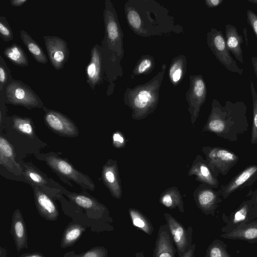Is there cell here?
Masks as SVG:
<instances>
[{
    "mask_svg": "<svg viewBox=\"0 0 257 257\" xmlns=\"http://www.w3.org/2000/svg\"><path fill=\"white\" fill-rule=\"evenodd\" d=\"M26 257H43V256H42V255H41L40 254H35L30 255H29V256H27Z\"/></svg>",
    "mask_w": 257,
    "mask_h": 257,
    "instance_id": "cell-48",
    "label": "cell"
},
{
    "mask_svg": "<svg viewBox=\"0 0 257 257\" xmlns=\"http://www.w3.org/2000/svg\"><path fill=\"white\" fill-rule=\"evenodd\" d=\"M43 39L52 66L56 70L62 69L69 57L67 43L56 36H45Z\"/></svg>",
    "mask_w": 257,
    "mask_h": 257,
    "instance_id": "cell-11",
    "label": "cell"
},
{
    "mask_svg": "<svg viewBox=\"0 0 257 257\" xmlns=\"http://www.w3.org/2000/svg\"><path fill=\"white\" fill-rule=\"evenodd\" d=\"M155 66L154 58L150 55H144L137 62L133 71L132 77L142 74H148Z\"/></svg>",
    "mask_w": 257,
    "mask_h": 257,
    "instance_id": "cell-33",
    "label": "cell"
},
{
    "mask_svg": "<svg viewBox=\"0 0 257 257\" xmlns=\"http://www.w3.org/2000/svg\"><path fill=\"white\" fill-rule=\"evenodd\" d=\"M195 244H192L190 248L185 252L181 257H194Z\"/></svg>",
    "mask_w": 257,
    "mask_h": 257,
    "instance_id": "cell-42",
    "label": "cell"
},
{
    "mask_svg": "<svg viewBox=\"0 0 257 257\" xmlns=\"http://www.w3.org/2000/svg\"><path fill=\"white\" fill-rule=\"evenodd\" d=\"M25 167L23 171L25 178L33 185L42 186L48 183V178L33 164L29 163H23Z\"/></svg>",
    "mask_w": 257,
    "mask_h": 257,
    "instance_id": "cell-30",
    "label": "cell"
},
{
    "mask_svg": "<svg viewBox=\"0 0 257 257\" xmlns=\"http://www.w3.org/2000/svg\"><path fill=\"white\" fill-rule=\"evenodd\" d=\"M12 231L18 250L28 248L27 235L25 222L19 209L15 210L12 222Z\"/></svg>",
    "mask_w": 257,
    "mask_h": 257,
    "instance_id": "cell-21",
    "label": "cell"
},
{
    "mask_svg": "<svg viewBox=\"0 0 257 257\" xmlns=\"http://www.w3.org/2000/svg\"><path fill=\"white\" fill-rule=\"evenodd\" d=\"M255 195H253V198L251 199L253 200L254 206H257V192H255Z\"/></svg>",
    "mask_w": 257,
    "mask_h": 257,
    "instance_id": "cell-46",
    "label": "cell"
},
{
    "mask_svg": "<svg viewBox=\"0 0 257 257\" xmlns=\"http://www.w3.org/2000/svg\"><path fill=\"white\" fill-rule=\"evenodd\" d=\"M207 44L215 57L228 70L242 74L243 69L237 66L231 56L221 31L212 28L207 34Z\"/></svg>",
    "mask_w": 257,
    "mask_h": 257,
    "instance_id": "cell-7",
    "label": "cell"
},
{
    "mask_svg": "<svg viewBox=\"0 0 257 257\" xmlns=\"http://www.w3.org/2000/svg\"><path fill=\"white\" fill-rule=\"evenodd\" d=\"M243 33H244V36H245L246 43V45H247L248 43H247V34H246V28H243Z\"/></svg>",
    "mask_w": 257,
    "mask_h": 257,
    "instance_id": "cell-47",
    "label": "cell"
},
{
    "mask_svg": "<svg viewBox=\"0 0 257 257\" xmlns=\"http://www.w3.org/2000/svg\"><path fill=\"white\" fill-rule=\"evenodd\" d=\"M66 195L78 206L86 209H93L103 214L106 213L107 208L94 197L86 194L65 191Z\"/></svg>",
    "mask_w": 257,
    "mask_h": 257,
    "instance_id": "cell-23",
    "label": "cell"
},
{
    "mask_svg": "<svg viewBox=\"0 0 257 257\" xmlns=\"http://www.w3.org/2000/svg\"><path fill=\"white\" fill-rule=\"evenodd\" d=\"M246 110V105L243 101L227 100L222 106L214 99L203 130L214 133L230 142H236L239 137L248 130Z\"/></svg>",
    "mask_w": 257,
    "mask_h": 257,
    "instance_id": "cell-1",
    "label": "cell"
},
{
    "mask_svg": "<svg viewBox=\"0 0 257 257\" xmlns=\"http://www.w3.org/2000/svg\"><path fill=\"white\" fill-rule=\"evenodd\" d=\"M126 19L130 28L136 33H142V22L138 11L132 6L125 7Z\"/></svg>",
    "mask_w": 257,
    "mask_h": 257,
    "instance_id": "cell-34",
    "label": "cell"
},
{
    "mask_svg": "<svg viewBox=\"0 0 257 257\" xmlns=\"http://www.w3.org/2000/svg\"><path fill=\"white\" fill-rule=\"evenodd\" d=\"M225 38L227 47L235 58L243 63L241 45L243 41L242 36L238 34L237 28L233 25H225Z\"/></svg>",
    "mask_w": 257,
    "mask_h": 257,
    "instance_id": "cell-22",
    "label": "cell"
},
{
    "mask_svg": "<svg viewBox=\"0 0 257 257\" xmlns=\"http://www.w3.org/2000/svg\"><path fill=\"white\" fill-rule=\"evenodd\" d=\"M250 88L253 105V118L250 142L251 144L253 145L257 143V93L251 80H250Z\"/></svg>",
    "mask_w": 257,
    "mask_h": 257,
    "instance_id": "cell-35",
    "label": "cell"
},
{
    "mask_svg": "<svg viewBox=\"0 0 257 257\" xmlns=\"http://www.w3.org/2000/svg\"><path fill=\"white\" fill-rule=\"evenodd\" d=\"M247 1L248 2H250V3L254 4H257V0H248Z\"/></svg>",
    "mask_w": 257,
    "mask_h": 257,
    "instance_id": "cell-49",
    "label": "cell"
},
{
    "mask_svg": "<svg viewBox=\"0 0 257 257\" xmlns=\"http://www.w3.org/2000/svg\"><path fill=\"white\" fill-rule=\"evenodd\" d=\"M36 157L45 162L57 174L73 181L84 189L94 190L95 185L91 178L76 169L67 160L53 152L39 154Z\"/></svg>",
    "mask_w": 257,
    "mask_h": 257,
    "instance_id": "cell-4",
    "label": "cell"
},
{
    "mask_svg": "<svg viewBox=\"0 0 257 257\" xmlns=\"http://www.w3.org/2000/svg\"><path fill=\"white\" fill-rule=\"evenodd\" d=\"M0 165L17 175L23 173V168L16 161L13 145L2 135L0 137Z\"/></svg>",
    "mask_w": 257,
    "mask_h": 257,
    "instance_id": "cell-19",
    "label": "cell"
},
{
    "mask_svg": "<svg viewBox=\"0 0 257 257\" xmlns=\"http://www.w3.org/2000/svg\"><path fill=\"white\" fill-rule=\"evenodd\" d=\"M135 257H145L143 251H138L135 254ZM152 257H155L153 253Z\"/></svg>",
    "mask_w": 257,
    "mask_h": 257,
    "instance_id": "cell-45",
    "label": "cell"
},
{
    "mask_svg": "<svg viewBox=\"0 0 257 257\" xmlns=\"http://www.w3.org/2000/svg\"><path fill=\"white\" fill-rule=\"evenodd\" d=\"M13 127L20 134L30 139L34 137V128L32 119L28 117L13 115L12 116Z\"/></svg>",
    "mask_w": 257,
    "mask_h": 257,
    "instance_id": "cell-29",
    "label": "cell"
},
{
    "mask_svg": "<svg viewBox=\"0 0 257 257\" xmlns=\"http://www.w3.org/2000/svg\"><path fill=\"white\" fill-rule=\"evenodd\" d=\"M112 141L114 146L116 147H120L124 143V138L118 132H116L113 134Z\"/></svg>",
    "mask_w": 257,
    "mask_h": 257,
    "instance_id": "cell-40",
    "label": "cell"
},
{
    "mask_svg": "<svg viewBox=\"0 0 257 257\" xmlns=\"http://www.w3.org/2000/svg\"><path fill=\"white\" fill-rule=\"evenodd\" d=\"M14 79L11 72L6 61L2 56H0V92L10 84Z\"/></svg>",
    "mask_w": 257,
    "mask_h": 257,
    "instance_id": "cell-37",
    "label": "cell"
},
{
    "mask_svg": "<svg viewBox=\"0 0 257 257\" xmlns=\"http://www.w3.org/2000/svg\"><path fill=\"white\" fill-rule=\"evenodd\" d=\"M224 246L219 240L213 241L207 248L205 257H230Z\"/></svg>",
    "mask_w": 257,
    "mask_h": 257,
    "instance_id": "cell-36",
    "label": "cell"
},
{
    "mask_svg": "<svg viewBox=\"0 0 257 257\" xmlns=\"http://www.w3.org/2000/svg\"><path fill=\"white\" fill-rule=\"evenodd\" d=\"M202 151L207 164L215 177L219 174L226 175L237 162L238 156L227 149L218 147H205Z\"/></svg>",
    "mask_w": 257,
    "mask_h": 257,
    "instance_id": "cell-6",
    "label": "cell"
},
{
    "mask_svg": "<svg viewBox=\"0 0 257 257\" xmlns=\"http://www.w3.org/2000/svg\"><path fill=\"white\" fill-rule=\"evenodd\" d=\"M20 38L34 59L39 63L45 64L48 60L44 51L37 42L25 30L20 31Z\"/></svg>",
    "mask_w": 257,
    "mask_h": 257,
    "instance_id": "cell-25",
    "label": "cell"
},
{
    "mask_svg": "<svg viewBox=\"0 0 257 257\" xmlns=\"http://www.w3.org/2000/svg\"><path fill=\"white\" fill-rule=\"evenodd\" d=\"M105 35L101 42L100 51L102 66L109 68L113 63L115 56H121L123 53V33L113 4L109 0L105 1L103 13Z\"/></svg>",
    "mask_w": 257,
    "mask_h": 257,
    "instance_id": "cell-3",
    "label": "cell"
},
{
    "mask_svg": "<svg viewBox=\"0 0 257 257\" xmlns=\"http://www.w3.org/2000/svg\"><path fill=\"white\" fill-rule=\"evenodd\" d=\"M190 174L196 176L198 181L212 188H216L219 185L218 180L213 174L206 161L200 156L194 162Z\"/></svg>",
    "mask_w": 257,
    "mask_h": 257,
    "instance_id": "cell-20",
    "label": "cell"
},
{
    "mask_svg": "<svg viewBox=\"0 0 257 257\" xmlns=\"http://www.w3.org/2000/svg\"><path fill=\"white\" fill-rule=\"evenodd\" d=\"M5 56L13 64L20 67L29 65V60L23 49L17 44L7 47L3 51Z\"/></svg>",
    "mask_w": 257,
    "mask_h": 257,
    "instance_id": "cell-27",
    "label": "cell"
},
{
    "mask_svg": "<svg viewBox=\"0 0 257 257\" xmlns=\"http://www.w3.org/2000/svg\"><path fill=\"white\" fill-rule=\"evenodd\" d=\"M33 186L35 204L39 213L47 220H56L59 212L55 203L39 188V186Z\"/></svg>",
    "mask_w": 257,
    "mask_h": 257,
    "instance_id": "cell-16",
    "label": "cell"
},
{
    "mask_svg": "<svg viewBox=\"0 0 257 257\" xmlns=\"http://www.w3.org/2000/svg\"><path fill=\"white\" fill-rule=\"evenodd\" d=\"M255 192H257V190L255 191Z\"/></svg>",
    "mask_w": 257,
    "mask_h": 257,
    "instance_id": "cell-50",
    "label": "cell"
},
{
    "mask_svg": "<svg viewBox=\"0 0 257 257\" xmlns=\"http://www.w3.org/2000/svg\"><path fill=\"white\" fill-rule=\"evenodd\" d=\"M219 191L205 184L199 188L194 193L198 207L205 214L214 215L216 209L222 201Z\"/></svg>",
    "mask_w": 257,
    "mask_h": 257,
    "instance_id": "cell-13",
    "label": "cell"
},
{
    "mask_svg": "<svg viewBox=\"0 0 257 257\" xmlns=\"http://www.w3.org/2000/svg\"><path fill=\"white\" fill-rule=\"evenodd\" d=\"M160 201L164 206L169 209L178 208L181 212H184L183 202L177 191L171 189L170 191H166L162 195Z\"/></svg>",
    "mask_w": 257,
    "mask_h": 257,
    "instance_id": "cell-31",
    "label": "cell"
},
{
    "mask_svg": "<svg viewBox=\"0 0 257 257\" xmlns=\"http://www.w3.org/2000/svg\"><path fill=\"white\" fill-rule=\"evenodd\" d=\"M176 252L167 224L161 225L159 228L153 253L155 257H176Z\"/></svg>",
    "mask_w": 257,
    "mask_h": 257,
    "instance_id": "cell-17",
    "label": "cell"
},
{
    "mask_svg": "<svg viewBox=\"0 0 257 257\" xmlns=\"http://www.w3.org/2000/svg\"><path fill=\"white\" fill-rule=\"evenodd\" d=\"M0 36L5 42L10 41L14 38L13 30L4 16L0 17Z\"/></svg>",
    "mask_w": 257,
    "mask_h": 257,
    "instance_id": "cell-38",
    "label": "cell"
},
{
    "mask_svg": "<svg viewBox=\"0 0 257 257\" xmlns=\"http://www.w3.org/2000/svg\"><path fill=\"white\" fill-rule=\"evenodd\" d=\"M28 2V0H11L10 4L15 7H20Z\"/></svg>",
    "mask_w": 257,
    "mask_h": 257,
    "instance_id": "cell-43",
    "label": "cell"
},
{
    "mask_svg": "<svg viewBox=\"0 0 257 257\" xmlns=\"http://www.w3.org/2000/svg\"><path fill=\"white\" fill-rule=\"evenodd\" d=\"M164 216L178 256L181 257L192 244V227L190 226L186 228L169 213H165Z\"/></svg>",
    "mask_w": 257,
    "mask_h": 257,
    "instance_id": "cell-10",
    "label": "cell"
},
{
    "mask_svg": "<svg viewBox=\"0 0 257 257\" xmlns=\"http://www.w3.org/2000/svg\"><path fill=\"white\" fill-rule=\"evenodd\" d=\"M223 0H206L205 3L209 8H213L220 5Z\"/></svg>",
    "mask_w": 257,
    "mask_h": 257,
    "instance_id": "cell-41",
    "label": "cell"
},
{
    "mask_svg": "<svg viewBox=\"0 0 257 257\" xmlns=\"http://www.w3.org/2000/svg\"><path fill=\"white\" fill-rule=\"evenodd\" d=\"M246 17L247 24L257 38V15L252 11L248 10L246 12Z\"/></svg>",
    "mask_w": 257,
    "mask_h": 257,
    "instance_id": "cell-39",
    "label": "cell"
},
{
    "mask_svg": "<svg viewBox=\"0 0 257 257\" xmlns=\"http://www.w3.org/2000/svg\"><path fill=\"white\" fill-rule=\"evenodd\" d=\"M101 178L104 185L109 189L111 195L119 199L121 196L117 166L116 162L109 160L103 166Z\"/></svg>",
    "mask_w": 257,
    "mask_h": 257,
    "instance_id": "cell-18",
    "label": "cell"
},
{
    "mask_svg": "<svg viewBox=\"0 0 257 257\" xmlns=\"http://www.w3.org/2000/svg\"><path fill=\"white\" fill-rule=\"evenodd\" d=\"M254 203L252 199L243 201L239 207L232 212L227 221V225L222 228L225 233L229 232L239 226L251 221L254 217Z\"/></svg>",
    "mask_w": 257,
    "mask_h": 257,
    "instance_id": "cell-14",
    "label": "cell"
},
{
    "mask_svg": "<svg viewBox=\"0 0 257 257\" xmlns=\"http://www.w3.org/2000/svg\"><path fill=\"white\" fill-rule=\"evenodd\" d=\"M102 68L100 46L96 44L91 50L90 61L85 69L87 83L92 90L102 81Z\"/></svg>",
    "mask_w": 257,
    "mask_h": 257,
    "instance_id": "cell-15",
    "label": "cell"
},
{
    "mask_svg": "<svg viewBox=\"0 0 257 257\" xmlns=\"http://www.w3.org/2000/svg\"><path fill=\"white\" fill-rule=\"evenodd\" d=\"M224 238L246 241L257 240V220L241 225L235 229L221 235Z\"/></svg>",
    "mask_w": 257,
    "mask_h": 257,
    "instance_id": "cell-24",
    "label": "cell"
},
{
    "mask_svg": "<svg viewBox=\"0 0 257 257\" xmlns=\"http://www.w3.org/2000/svg\"><path fill=\"white\" fill-rule=\"evenodd\" d=\"M187 70L185 56L180 55L173 59L169 67V77L171 83L176 86L183 80Z\"/></svg>",
    "mask_w": 257,
    "mask_h": 257,
    "instance_id": "cell-26",
    "label": "cell"
},
{
    "mask_svg": "<svg viewBox=\"0 0 257 257\" xmlns=\"http://www.w3.org/2000/svg\"><path fill=\"white\" fill-rule=\"evenodd\" d=\"M190 85L186 92L188 109L191 115L193 123L198 116L201 106L206 99L207 88L205 80L201 75H190Z\"/></svg>",
    "mask_w": 257,
    "mask_h": 257,
    "instance_id": "cell-9",
    "label": "cell"
},
{
    "mask_svg": "<svg viewBox=\"0 0 257 257\" xmlns=\"http://www.w3.org/2000/svg\"><path fill=\"white\" fill-rule=\"evenodd\" d=\"M257 180V165L247 166L239 172L228 183L223 185L219 190L220 196L226 198L234 191L249 186Z\"/></svg>",
    "mask_w": 257,
    "mask_h": 257,
    "instance_id": "cell-12",
    "label": "cell"
},
{
    "mask_svg": "<svg viewBox=\"0 0 257 257\" xmlns=\"http://www.w3.org/2000/svg\"><path fill=\"white\" fill-rule=\"evenodd\" d=\"M84 230V228L79 224H73L68 227L64 232L62 247H66L72 245L80 237Z\"/></svg>",
    "mask_w": 257,
    "mask_h": 257,
    "instance_id": "cell-32",
    "label": "cell"
},
{
    "mask_svg": "<svg viewBox=\"0 0 257 257\" xmlns=\"http://www.w3.org/2000/svg\"><path fill=\"white\" fill-rule=\"evenodd\" d=\"M252 65L257 78V56H252L251 57Z\"/></svg>",
    "mask_w": 257,
    "mask_h": 257,
    "instance_id": "cell-44",
    "label": "cell"
},
{
    "mask_svg": "<svg viewBox=\"0 0 257 257\" xmlns=\"http://www.w3.org/2000/svg\"><path fill=\"white\" fill-rule=\"evenodd\" d=\"M128 213L134 226L149 235L152 234L154 230V227L150 220L145 215L135 208H130Z\"/></svg>",
    "mask_w": 257,
    "mask_h": 257,
    "instance_id": "cell-28",
    "label": "cell"
},
{
    "mask_svg": "<svg viewBox=\"0 0 257 257\" xmlns=\"http://www.w3.org/2000/svg\"><path fill=\"white\" fill-rule=\"evenodd\" d=\"M6 103L22 106L28 109L43 108V102L38 94L27 84L19 80L13 79L5 89Z\"/></svg>",
    "mask_w": 257,
    "mask_h": 257,
    "instance_id": "cell-5",
    "label": "cell"
},
{
    "mask_svg": "<svg viewBox=\"0 0 257 257\" xmlns=\"http://www.w3.org/2000/svg\"><path fill=\"white\" fill-rule=\"evenodd\" d=\"M43 109L45 112V123L52 131L59 136L69 138H75L79 135L77 125L67 115L45 106Z\"/></svg>",
    "mask_w": 257,
    "mask_h": 257,
    "instance_id": "cell-8",
    "label": "cell"
},
{
    "mask_svg": "<svg viewBox=\"0 0 257 257\" xmlns=\"http://www.w3.org/2000/svg\"><path fill=\"white\" fill-rule=\"evenodd\" d=\"M166 65L151 80L133 88H127L124 101L132 110L135 118L146 116L156 108L159 99V91L164 78Z\"/></svg>",
    "mask_w": 257,
    "mask_h": 257,
    "instance_id": "cell-2",
    "label": "cell"
}]
</instances>
